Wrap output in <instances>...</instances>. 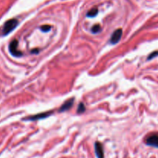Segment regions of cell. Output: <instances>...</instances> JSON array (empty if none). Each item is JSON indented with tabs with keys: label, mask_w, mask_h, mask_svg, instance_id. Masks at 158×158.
Instances as JSON below:
<instances>
[{
	"label": "cell",
	"mask_w": 158,
	"mask_h": 158,
	"mask_svg": "<svg viewBox=\"0 0 158 158\" xmlns=\"http://www.w3.org/2000/svg\"><path fill=\"white\" fill-rule=\"evenodd\" d=\"M74 98H70L69 100H66L64 103L63 104V106L60 108L59 110V112H64V111L68 110L70 109L71 107L73 106L74 103Z\"/></svg>",
	"instance_id": "cell-6"
},
{
	"label": "cell",
	"mask_w": 158,
	"mask_h": 158,
	"mask_svg": "<svg viewBox=\"0 0 158 158\" xmlns=\"http://www.w3.org/2000/svg\"><path fill=\"white\" fill-rule=\"evenodd\" d=\"M145 143L149 146L158 148V133H152L147 136L145 139Z\"/></svg>",
	"instance_id": "cell-2"
},
{
	"label": "cell",
	"mask_w": 158,
	"mask_h": 158,
	"mask_svg": "<svg viewBox=\"0 0 158 158\" xmlns=\"http://www.w3.org/2000/svg\"><path fill=\"white\" fill-rule=\"evenodd\" d=\"M100 29H101V27H100V25H95L92 27L91 31H92L93 33H97V32H100Z\"/></svg>",
	"instance_id": "cell-10"
},
{
	"label": "cell",
	"mask_w": 158,
	"mask_h": 158,
	"mask_svg": "<svg viewBox=\"0 0 158 158\" xmlns=\"http://www.w3.org/2000/svg\"><path fill=\"white\" fill-rule=\"evenodd\" d=\"M18 41L16 40H13L10 43L9 46V49L10 53L14 56H21L23 55L22 52L18 49Z\"/></svg>",
	"instance_id": "cell-3"
},
{
	"label": "cell",
	"mask_w": 158,
	"mask_h": 158,
	"mask_svg": "<svg viewBox=\"0 0 158 158\" xmlns=\"http://www.w3.org/2000/svg\"><path fill=\"white\" fill-rule=\"evenodd\" d=\"M158 56V52H153V53H151V55L149 56V57H148V60H151V59L154 58V57H155V56Z\"/></svg>",
	"instance_id": "cell-12"
},
{
	"label": "cell",
	"mask_w": 158,
	"mask_h": 158,
	"mask_svg": "<svg viewBox=\"0 0 158 158\" xmlns=\"http://www.w3.org/2000/svg\"><path fill=\"white\" fill-rule=\"evenodd\" d=\"M52 114V111L50 112H45V113H41V114H36V115L31 116V117H27V118H25V120H40V119H44L46 117H49L50 115Z\"/></svg>",
	"instance_id": "cell-5"
},
{
	"label": "cell",
	"mask_w": 158,
	"mask_h": 158,
	"mask_svg": "<svg viewBox=\"0 0 158 158\" xmlns=\"http://www.w3.org/2000/svg\"><path fill=\"white\" fill-rule=\"evenodd\" d=\"M40 29H41V30L43 31V32H48V31L50 30L51 26H49V25H44V26H41Z\"/></svg>",
	"instance_id": "cell-11"
},
{
	"label": "cell",
	"mask_w": 158,
	"mask_h": 158,
	"mask_svg": "<svg viewBox=\"0 0 158 158\" xmlns=\"http://www.w3.org/2000/svg\"><path fill=\"white\" fill-rule=\"evenodd\" d=\"M98 13V9L97 8H94V9H90V10L87 13V16L88 17H94L97 15Z\"/></svg>",
	"instance_id": "cell-8"
},
{
	"label": "cell",
	"mask_w": 158,
	"mask_h": 158,
	"mask_svg": "<svg viewBox=\"0 0 158 158\" xmlns=\"http://www.w3.org/2000/svg\"><path fill=\"white\" fill-rule=\"evenodd\" d=\"M95 152L97 158H104L103 146L100 142H97L95 143Z\"/></svg>",
	"instance_id": "cell-7"
},
{
	"label": "cell",
	"mask_w": 158,
	"mask_h": 158,
	"mask_svg": "<svg viewBox=\"0 0 158 158\" xmlns=\"http://www.w3.org/2000/svg\"><path fill=\"white\" fill-rule=\"evenodd\" d=\"M17 25H18V20L15 19H12L8 20L7 22L5 23L4 26H3L2 35H6L9 33H10L16 27Z\"/></svg>",
	"instance_id": "cell-1"
},
{
	"label": "cell",
	"mask_w": 158,
	"mask_h": 158,
	"mask_svg": "<svg viewBox=\"0 0 158 158\" xmlns=\"http://www.w3.org/2000/svg\"><path fill=\"white\" fill-rule=\"evenodd\" d=\"M122 33H123V31H122L121 29H117V30L114 31V33L111 35L110 42L112 44H117V43L120 41V39H121Z\"/></svg>",
	"instance_id": "cell-4"
},
{
	"label": "cell",
	"mask_w": 158,
	"mask_h": 158,
	"mask_svg": "<svg viewBox=\"0 0 158 158\" xmlns=\"http://www.w3.org/2000/svg\"><path fill=\"white\" fill-rule=\"evenodd\" d=\"M85 110H86V107H85L84 104L83 103H81L79 105L78 108H77V113L78 114H83Z\"/></svg>",
	"instance_id": "cell-9"
}]
</instances>
